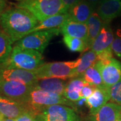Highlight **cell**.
I'll list each match as a JSON object with an SVG mask.
<instances>
[{
    "mask_svg": "<svg viewBox=\"0 0 121 121\" xmlns=\"http://www.w3.org/2000/svg\"><path fill=\"white\" fill-rule=\"evenodd\" d=\"M30 113L35 116L47 107L53 105L72 106V102L63 95L42 90L34 89L26 104Z\"/></svg>",
    "mask_w": 121,
    "mask_h": 121,
    "instance_id": "cell-4",
    "label": "cell"
},
{
    "mask_svg": "<svg viewBox=\"0 0 121 121\" xmlns=\"http://www.w3.org/2000/svg\"><path fill=\"white\" fill-rule=\"evenodd\" d=\"M119 120H120V121H121V117H120V118H119Z\"/></svg>",
    "mask_w": 121,
    "mask_h": 121,
    "instance_id": "cell-36",
    "label": "cell"
},
{
    "mask_svg": "<svg viewBox=\"0 0 121 121\" xmlns=\"http://www.w3.org/2000/svg\"><path fill=\"white\" fill-rule=\"evenodd\" d=\"M27 112H30L26 104L0 95V114L4 118L15 119Z\"/></svg>",
    "mask_w": 121,
    "mask_h": 121,
    "instance_id": "cell-11",
    "label": "cell"
},
{
    "mask_svg": "<svg viewBox=\"0 0 121 121\" xmlns=\"http://www.w3.org/2000/svg\"><path fill=\"white\" fill-rule=\"evenodd\" d=\"M60 33V28L36 31L20 39L15 45L22 48L35 50L42 54L51 40Z\"/></svg>",
    "mask_w": 121,
    "mask_h": 121,
    "instance_id": "cell-6",
    "label": "cell"
},
{
    "mask_svg": "<svg viewBox=\"0 0 121 121\" xmlns=\"http://www.w3.org/2000/svg\"><path fill=\"white\" fill-rule=\"evenodd\" d=\"M78 63V58L73 61L45 63L34 72L38 80L58 78L65 80L75 78V69Z\"/></svg>",
    "mask_w": 121,
    "mask_h": 121,
    "instance_id": "cell-5",
    "label": "cell"
},
{
    "mask_svg": "<svg viewBox=\"0 0 121 121\" xmlns=\"http://www.w3.org/2000/svg\"><path fill=\"white\" fill-rule=\"evenodd\" d=\"M0 80L17 81L33 86L38 79L34 71L13 68L0 67Z\"/></svg>",
    "mask_w": 121,
    "mask_h": 121,
    "instance_id": "cell-10",
    "label": "cell"
},
{
    "mask_svg": "<svg viewBox=\"0 0 121 121\" xmlns=\"http://www.w3.org/2000/svg\"><path fill=\"white\" fill-rule=\"evenodd\" d=\"M79 63L75 69V78L81 76L87 69L93 66L98 60V55L91 50L86 51L78 58Z\"/></svg>",
    "mask_w": 121,
    "mask_h": 121,
    "instance_id": "cell-22",
    "label": "cell"
},
{
    "mask_svg": "<svg viewBox=\"0 0 121 121\" xmlns=\"http://www.w3.org/2000/svg\"><path fill=\"white\" fill-rule=\"evenodd\" d=\"M87 83L96 87L105 86L101 76L100 72L95 63L91 66L81 76Z\"/></svg>",
    "mask_w": 121,
    "mask_h": 121,
    "instance_id": "cell-23",
    "label": "cell"
},
{
    "mask_svg": "<svg viewBox=\"0 0 121 121\" xmlns=\"http://www.w3.org/2000/svg\"><path fill=\"white\" fill-rule=\"evenodd\" d=\"M95 10L85 0H81L68 10L69 20L74 22L87 23Z\"/></svg>",
    "mask_w": 121,
    "mask_h": 121,
    "instance_id": "cell-16",
    "label": "cell"
},
{
    "mask_svg": "<svg viewBox=\"0 0 121 121\" xmlns=\"http://www.w3.org/2000/svg\"><path fill=\"white\" fill-rule=\"evenodd\" d=\"M67 83L65 80L58 78L38 79L33 86L36 90H42L63 95Z\"/></svg>",
    "mask_w": 121,
    "mask_h": 121,
    "instance_id": "cell-18",
    "label": "cell"
},
{
    "mask_svg": "<svg viewBox=\"0 0 121 121\" xmlns=\"http://www.w3.org/2000/svg\"><path fill=\"white\" fill-rule=\"evenodd\" d=\"M69 19V17L67 13H60L51 16L43 22H39L37 26L28 33V35L36 31L60 28Z\"/></svg>",
    "mask_w": 121,
    "mask_h": 121,
    "instance_id": "cell-20",
    "label": "cell"
},
{
    "mask_svg": "<svg viewBox=\"0 0 121 121\" xmlns=\"http://www.w3.org/2000/svg\"><path fill=\"white\" fill-rule=\"evenodd\" d=\"M110 98L109 88L107 86L96 87L92 95L86 99V104L90 110L91 115L97 112L110 100Z\"/></svg>",
    "mask_w": 121,
    "mask_h": 121,
    "instance_id": "cell-13",
    "label": "cell"
},
{
    "mask_svg": "<svg viewBox=\"0 0 121 121\" xmlns=\"http://www.w3.org/2000/svg\"><path fill=\"white\" fill-rule=\"evenodd\" d=\"M34 89L32 85L0 80V95L20 103L26 104L28 102L30 94Z\"/></svg>",
    "mask_w": 121,
    "mask_h": 121,
    "instance_id": "cell-8",
    "label": "cell"
},
{
    "mask_svg": "<svg viewBox=\"0 0 121 121\" xmlns=\"http://www.w3.org/2000/svg\"><path fill=\"white\" fill-rule=\"evenodd\" d=\"M110 101L121 105V80L109 88Z\"/></svg>",
    "mask_w": 121,
    "mask_h": 121,
    "instance_id": "cell-26",
    "label": "cell"
},
{
    "mask_svg": "<svg viewBox=\"0 0 121 121\" xmlns=\"http://www.w3.org/2000/svg\"><path fill=\"white\" fill-rule=\"evenodd\" d=\"M121 115V105L107 103L95 114L91 115L89 121H118Z\"/></svg>",
    "mask_w": 121,
    "mask_h": 121,
    "instance_id": "cell-15",
    "label": "cell"
},
{
    "mask_svg": "<svg viewBox=\"0 0 121 121\" xmlns=\"http://www.w3.org/2000/svg\"><path fill=\"white\" fill-rule=\"evenodd\" d=\"M96 88V87L94 86L91 85L89 84L88 83H87V84L83 87L82 90H81V94H80V96H81V99H86L87 98H89V96L92 95V94L94 93V91Z\"/></svg>",
    "mask_w": 121,
    "mask_h": 121,
    "instance_id": "cell-29",
    "label": "cell"
},
{
    "mask_svg": "<svg viewBox=\"0 0 121 121\" xmlns=\"http://www.w3.org/2000/svg\"><path fill=\"white\" fill-rule=\"evenodd\" d=\"M13 43L8 35L0 29V65L6 62L9 59L13 51Z\"/></svg>",
    "mask_w": 121,
    "mask_h": 121,
    "instance_id": "cell-24",
    "label": "cell"
},
{
    "mask_svg": "<svg viewBox=\"0 0 121 121\" xmlns=\"http://www.w3.org/2000/svg\"><path fill=\"white\" fill-rule=\"evenodd\" d=\"M15 121H37L34 115L31 113L27 112L21 115L15 119Z\"/></svg>",
    "mask_w": 121,
    "mask_h": 121,
    "instance_id": "cell-30",
    "label": "cell"
},
{
    "mask_svg": "<svg viewBox=\"0 0 121 121\" xmlns=\"http://www.w3.org/2000/svg\"><path fill=\"white\" fill-rule=\"evenodd\" d=\"M6 6V2L5 0H0V17L4 12Z\"/></svg>",
    "mask_w": 121,
    "mask_h": 121,
    "instance_id": "cell-33",
    "label": "cell"
},
{
    "mask_svg": "<svg viewBox=\"0 0 121 121\" xmlns=\"http://www.w3.org/2000/svg\"><path fill=\"white\" fill-rule=\"evenodd\" d=\"M87 84L81 76L72 78L66 84L63 96L72 102L80 100L81 90Z\"/></svg>",
    "mask_w": 121,
    "mask_h": 121,
    "instance_id": "cell-19",
    "label": "cell"
},
{
    "mask_svg": "<svg viewBox=\"0 0 121 121\" xmlns=\"http://www.w3.org/2000/svg\"><path fill=\"white\" fill-rule=\"evenodd\" d=\"M85 1H87L95 10L103 0H85Z\"/></svg>",
    "mask_w": 121,
    "mask_h": 121,
    "instance_id": "cell-32",
    "label": "cell"
},
{
    "mask_svg": "<svg viewBox=\"0 0 121 121\" xmlns=\"http://www.w3.org/2000/svg\"><path fill=\"white\" fill-rule=\"evenodd\" d=\"M39 22L29 12L17 7L6 10L0 17L1 28L13 43L26 36Z\"/></svg>",
    "mask_w": 121,
    "mask_h": 121,
    "instance_id": "cell-1",
    "label": "cell"
},
{
    "mask_svg": "<svg viewBox=\"0 0 121 121\" xmlns=\"http://www.w3.org/2000/svg\"><path fill=\"white\" fill-rule=\"evenodd\" d=\"M34 116L37 121H81L73 109L63 105L49 106Z\"/></svg>",
    "mask_w": 121,
    "mask_h": 121,
    "instance_id": "cell-7",
    "label": "cell"
},
{
    "mask_svg": "<svg viewBox=\"0 0 121 121\" xmlns=\"http://www.w3.org/2000/svg\"><path fill=\"white\" fill-rule=\"evenodd\" d=\"M60 28V33L63 36L81 39L87 43L88 29L86 23L76 22L69 19Z\"/></svg>",
    "mask_w": 121,
    "mask_h": 121,
    "instance_id": "cell-17",
    "label": "cell"
},
{
    "mask_svg": "<svg viewBox=\"0 0 121 121\" xmlns=\"http://www.w3.org/2000/svg\"><path fill=\"white\" fill-rule=\"evenodd\" d=\"M98 55V60L103 64H107L113 58V52L111 47Z\"/></svg>",
    "mask_w": 121,
    "mask_h": 121,
    "instance_id": "cell-28",
    "label": "cell"
},
{
    "mask_svg": "<svg viewBox=\"0 0 121 121\" xmlns=\"http://www.w3.org/2000/svg\"><path fill=\"white\" fill-rule=\"evenodd\" d=\"M44 63L42 54L34 49L22 48L15 45L2 68H13L34 71Z\"/></svg>",
    "mask_w": 121,
    "mask_h": 121,
    "instance_id": "cell-2",
    "label": "cell"
},
{
    "mask_svg": "<svg viewBox=\"0 0 121 121\" xmlns=\"http://www.w3.org/2000/svg\"><path fill=\"white\" fill-rule=\"evenodd\" d=\"M88 29V37L87 44L89 49H90L93 42L97 37L104 25V22L98 15L97 13L94 11L91 15L87 22Z\"/></svg>",
    "mask_w": 121,
    "mask_h": 121,
    "instance_id": "cell-21",
    "label": "cell"
},
{
    "mask_svg": "<svg viewBox=\"0 0 121 121\" xmlns=\"http://www.w3.org/2000/svg\"><path fill=\"white\" fill-rule=\"evenodd\" d=\"M3 121H15L14 119H10V118H4Z\"/></svg>",
    "mask_w": 121,
    "mask_h": 121,
    "instance_id": "cell-34",
    "label": "cell"
},
{
    "mask_svg": "<svg viewBox=\"0 0 121 121\" xmlns=\"http://www.w3.org/2000/svg\"><path fill=\"white\" fill-rule=\"evenodd\" d=\"M63 42L71 52H84L89 50L86 42L81 39L63 36Z\"/></svg>",
    "mask_w": 121,
    "mask_h": 121,
    "instance_id": "cell-25",
    "label": "cell"
},
{
    "mask_svg": "<svg viewBox=\"0 0 121 121\" xmlns=\"http://www.w3.org/2000/svg\"><path fill=\"white\" fill-rule=\"evenodd\" d=\"M4 119V118L3 117V116L0 114V121H3V120Z\"/></svg>",
    "mask_w": 121,
    "mask_h": 121,
    "instance_id": "cell-35",
    "label": "cell"
},
{
    "mask_svg": "<svg viewBox=\"0 0 121 121\" xmlns=\"http://www.w3.org/2000/svg\"><path fill=\"white\" fill-rule=\"evenodd\" d=\"M118 121H120V120H118Z\"/></svg>",
    "mask_w": 121,
    "mask_h": 121,
    "instance_id": "cell-37",
    "label": "cell"
},
{
    "mask_svg": "<svg viewBox=\"0 0 121 121\" xmlns=\"http://www.w3.org/2000/svg\"><path fill=\"white\" fill-rule=\"evenodd\" d=\"M81 1V0H62V2L63 4H64L65 10L67 13L68 10L71 7Z\"/></svg>",
    "mask_w": 121,
    "mask_h": 121,
    "instance_id": "cell-31",
    "label": "cell"
},
{
    "mask_svg": "<svg viewBox=\"0 0 121 121\" xmlns=\"http://www.w3.org/2000/svg\"><path fill=\"white\" fill-rule=\"evenodd\" d=\"M111 48L113 52L121 60V30H118L117 36L113 40Z\"/></svg>",
    "mask_w": 121,
    "mask_h": 121,
    "instance_id": "cell-27",
    "label": "cell"
},
{
    "mask_svg": "<svg viewBox=\"0 0 121 121\" xmlns=\"http://www.w3.org/2000/svg\"><path fill=\"white\" fill-rule=\"evenodd\" d=\"M114 39V34L110 23L104 22L99 34L92 44L90 50L99 54L111 47Z\"/></svg>",
    "mask_w": 121,
    "mask_h": 121,
    "instance_id": "cell-14",
    "label": "cell"
},
{
    "mask_svg": "<svg viewBox=\"0 0 121 121\" xmlns=\"http://www.w3.org/2000/svg\"><path fill=\"white\" fill-rule=\"evenodd\" d=\"M96 65L99 68L105 86L110 88L121 80V62L113 58L107 64L97 61Z\"/></svg>",
    "mask_w": 121,
    "mask_h": 121,
    "instance_id": "cell-9",
    "label": "cell"
},
{
    "mask_svg": "<svg viewBox=\"0 0 121 121\" xmlns=\"http://www.w3.org/2000/svg\"><path fill=\"white\" fill-rule=\"evenodd\" d=\"M16 7L29 12L39 22L51 16L67 13L62 0H21Z\"/></svg>",
    "mask_w": 121,
    "mask_h": 121,
    "instance_id": "cell-3",
    "label": "cell"
},
{
    "mask_svg": "<svg viewBox=\"0 0 121 121\" xmlns=\"http://www.w3.org/2000/svg\"><path fill=\"white\" fill-rule=\"evenodd\" d=\"M96 13L105 23H110L121 16V0H103L96 9Z\"/></svg>",
    "mask_w": 121,
    "mask_h": 121,
    "instance_id": "cell-12",
    "label": "cell"
}]
</instances>
